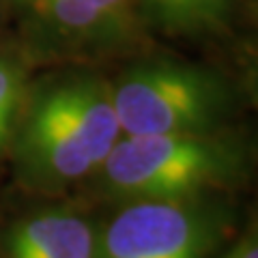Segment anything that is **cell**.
<instances>
[{"instance_id": "30bf717a", "label": "cell", "mask_w": 258, "mask_h": 258, "mask_svg": "<svg viewBox=\"0 0 258 258\" xmlns=\"http://www.w3.org/2000/svg\"><path fill=\"white\" fill-rule=\"evenodd\" d=\"M93 3L99 7L101 13L106 15V18L112 22L116 18V15L120 13V9H123V5H125V0H93Z\"/></svg>"}, {"instance_id": "6da1fadb", "label": "cell", "mask_w": 258, "mask_h": 258, "mask_svg": "<svg viewBox=\"0 0 258 258\" xmlns=\"http://www.w3.org/2000/svg\"><path fill=\"white\" fill-rule=\"evenodd\" d=\"M123 136L112 86L74 76L47 86L30 103L15 144L20 176L58 189L97 172Z\"/></svg>"}, {"instance_id": "5b68a950", "label": "cell", "mask_w": 258, "mask_h": 258, "mask_svg": "<svg viewBox=\"0 0 258 258\" xmlns=\"http://www.w3.org/2000/svg\"><path fill=\"white\" fill-rule=\"evenodd\" d=\"M95 247L93 224L62 209L24 217L5 239L7 258H95Z\"/></svg>"}, {"instance_id": "3957f363", "label": "cell", "mask_w": 258, "mask_h": 258, "mask_svg": "<svg viewBox=\"0 0 258 258\" xmlns=\"http://www.w3.org/2000/svg\"><path fill=\"white\" fill-rule=\"evenodd\" d=\"M112 101L123 136L209 134L228 108V88L211 71L149 62L118 80Z\"/></svg>"}, {"instance_id": "277c9868", "label": "cell", "mask_w": 258, "mask_h": 258, "mask_svg": "<svg viewBox=\"0 0 258 258\" xmlns=\"http://www.w3.org/2000/svg\"><path fill=\"white\" fill-rule=\"evenodd\" d=\"M228 230L203 196L134 200L97 235L95 258H213Z\"/></svg>"}, {"instance_id": "9c48e42d", "label": "cell", "mask_w": 258, "mask_h": 258, "mask_svg": "<svg viewBox=\"0 0 258 258\" xmlns=\"http://www.w3.org/2000/svg\"><path fill=\"white\" fill-rule=\"evenodd\" d=\"M217 258H258V243L254 235H245L241 241H237L228 252L220 254Z\"/></svg>"}, {"instance_id": "ba28073f", "label": "cell", "mask_w": 258, "mask_h": 258, "mask_svg": "<svg viewBox=\"0 0 258 258\" xmlns=\"http://www.w3.org/2000/svg\"><path fill=\"white\" fill-rule=\"evenodd\" d=\"M166 20L176 24H203L220 18L226 0H149Z\"/></svg>"}, {"instance_id": "8992f818", "label": "cell", "mask_w": 258, "mask_h": 258, "mask_svg": "<svg viewBox=\"0 0 258 258\" xmlns=\"http://www.w3.org/2000/svg\"><path fill=\"white\" fill-rule=\"evenodd\" d=\"M32 3L45 18L71 32H88L110 24L93 0H32Z\"/></svg>"}, {"instance_id": "52a82bcc", "label": "cell", "mask_w": 258, "mask_h": 258, "mask_svg": "<svg viewBox=\"0 0 258 258\" xmlns=\"http://www.w3.org/2000/svg\"><path fill=\"white\" fill-rule=\"evenodd\" d=\"M22 101V80L18 67L0 56V149L7 144L15 127Z\"/></svg>"}, {"instance_id": "7a4b0ae2", "label": "cell", "mask_w": 258, "mask_h": 258, "mask_svg": "<svg viewBox=\"0 0 258 258\" xmlns=\"http://www.w3.org/2000/svg\"><path fill=\"white\" fill-rule=\"evenodd\" d=\"M241 155L209 134L120 136L97 168L101 189L123 203L203 196L239 174Z\"/></svg>"}]
</instances>
